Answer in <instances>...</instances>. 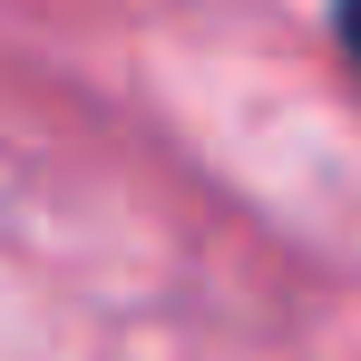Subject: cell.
Listing matches in <instances>:
<instances>
[{
    "label": "cell",
    "instance_id": "obj_1",
    "mask_svg": "<svg viewBox=\"0 0 361 361\" xmlns=\"http://www.w3.org/2000/svg\"><path fill=\"white\" fill-rule=\"evenodd\" d=\"M332 39L352 49V68H361V0H332Z\"/></svg>",
    "mask_w": 361,
    "mask_h": 361
}]
</instances>
